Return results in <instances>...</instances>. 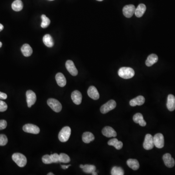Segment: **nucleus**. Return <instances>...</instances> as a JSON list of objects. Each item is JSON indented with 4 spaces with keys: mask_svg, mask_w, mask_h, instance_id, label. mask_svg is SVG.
I'll use <instances>...</instances> for the list:
<instances>
[{
    "mask_svg": "<svg viewBox=\"0 0 175 175\" xmlns=\"http://www.w3.org/2000/svg\"><path fill=\"white\" fill-rule=\"evenodd\" d=\"M4 29V26L2 24H0V32Z\"/></svg>",
    "mask_w": 175,
    "mask_h": 175,
    "instance_id": "obj_39",
    "label": "nucleus"
},
{
    "mask_svg": "<svg viewBox=\"0 0 175 175\" xmlns=\"http://www.w3.org/2000/svg\"><path fill=\"white\" fill-rule=\"evenodd\" d=\"M8 109V105L3 101L0 100V112H4Z\"/></svg>",
    "mask_w": 175,
    "mask_h": 175,
    "instance_id": "obj_35",
    "label": "nucleus"
},
{
    "mask_svg": "<svg viewBox=\"0 0 175 175\" xmlns=\"http://www.w3.org/2000/svg\"><path fill=\"white\" fill-rule=\"evenodd\" d=\"M95 139V136L90 132H85L82 135V140L86 144L91 143L92 141H93Z\"/></svg>",
    "mask_w": 175,
    "mask_h": 175,
    "instance_id": "obj_23",
    "label": "nucleus"
},
{
    "mask_svg": "<svg viewBox=\"0 0 175 175\" xmlns=\"http://www.w3.org/2000/svg\"><path fill=\"white\" fill-rule=\"evenodd\" d=\"M116 106V103L115 101L113 100H111L101 106L100 108L101 112L103 114L108 113L109 111L115 108Z\"/></svg>",
    "mask_w": 175,
    "mask_h": 175,
    "instance_id": "obj_5",
    "label": "nucleus"
},
{
    "mask_svg": "<svg viewBox=\"0 0 175 175\" xmlns=\"http://www.w3.org/2000/svg\"><path fill=\"white\" fill-rule=\"evenodd\" d=\"M167 108L169 111L172 112L175 109V97L173 95L168 96L167 104Z\"/></svg>",
    "mask_w": 175,
    "mask_h": 175,
    "instance_id": "obj_17",
    "label": "nucleus"
},
{
    "mask_svg": "<svg viewBox=\"0 0 175 175\" xmlns=\"http://www.w3.org/2000/svg\"><path fill=\"white\" fill-rule=\"evenodd\" d=\"M127 163L128 166L133 170H138L140 167L139 161L136 159H128Z\"/></svg>",
    "mask_w": 175,
    "mask_h": 175,
    "instance_id": "obj_25",
    "label": "nucleus"
},
{
    "mask_svg": "<svg viewBox=\"0 0 175 175\" xmlns=\"http://www.w3.org/2000/svg\"><path fill=\"white\" fill-rule=\"evenodd\" d=\"M163 160L164 164L167 167L172 168L174 167L175 161L174 159L172 157L169 153H167L163 156Z\"/></svg>",
    "mask_w": 175,
    "mask_h": 175,
    "instance_id": "obj_13",
    "label": "nucleus"
},
{
    "mask_svg": "<svg viewBox=\"0 0 175 175\" xmlns=\"http://www.w3.org/2000/svg\"><path fill=\"white\" fill-rule=\"evenodd\" d=\"M83 171L86 173H92L93 171H96V167L95 165L90 164H85L82 168Z\"/></svg>",
    "mask_w": 175,
    "mask_h": 175,
    "instance_id": "obj_30",
    "label": "nucleus"
},
{
    "mask_svg": "<svg viewBox=\"0 0 175 175\" xmlns=\"http://www.w3.org/2000/svg\"><path fill=\"white\" fill-rule=\"evenodd\" d=\"M109 145L113 146L117 150H120L123 146V143L121 141H119L116 138H113L109 141Z\"/></svg>",
    "mask_w": 175,
    "mask_h": 175,
    "instance_id": "obj_24",
    "label": "nucleus"
},
{
    "mask_svg": "<svg viewBox=\"0 0 175 175\" xmlns=\"http://www.w3.org/2000/svg\"><path fill=\"white\" fill-rule=\"evenodd\" d=\"M71 165H62L61 166V168H62L63 169H67L69 167H70Z\"/></svg>",
    "mask_w": 175,
    "mask_h": 175,
    "instance_id": "obj_38",
    "label": "nucleus"
},
{
    "mask_svg": "<svg viewBox=\"0 0 175 175\" xmlns=\"http://www.w3.org/2000/svg\"><path fill=\"white\" fill-rule=\"evenodd\" d=\"M12 158L13 160L20 167H25L27 164V159L26 157L21 153H14L13 154Z\"/></svg>",
    "mask_w": 175,
    "mask_h": 175,
    "instance_id": "obj_2",
    "label": "nucleus"
},
{
    "mask_svg": "<svg viewBox=\"0 0 175 175\" xmlns=\"http://www.w3.org/2000/svg\"><path fill=\"white\" fill-rule=\"evenodd\" d=\"M88 95L90 98L93 100H97L99 98V93L95 86H90L89 88Z\"/></svg>",
    "mask_w": 175,
    "mask_h": 175,
    "instance_id": "obj_14",
    "label": "nucleus"
},
{
    "mask_svg": "<svg viewBox=\"0 0 175 175\" xmlns=\"http://www.w3.org/2000/svg\"><path fill=\"white\" fill-rule=\"evenodd\" d=\"M50 1H53V0H50Z\"/></svg>",
    "mask_w": 175,
    "mask_h": 175,
    "instance_id": "obj_45",
    "label": "nucleus"
},
{
    "mask_svg": "<svg viewBox=\"0 0 175 175\" xmlns=\"http://www.w3.org/2000/svg\"><path fill=\"white\" fill-rule=\"evenodd\" d=\"M8 142V139L6 135L4 134H0V146L6 145Z\"/></svg>",
    "mask_w": 175,
    "mask_h": 175,
    "instance_id": "obj_32",
    "label": "nucleus"
},
{
    "mask_svg": "<svg viewBox=\"0 0 175 175\" xmlns=\"http://www.w3.org/2000/svg\"><path fill=\"white\" fill-rule=\"evenodd\" d=\"M118 75L124 79H130L135 75L134 70L130 67H122L118 71Z\"/></svg>",
    "mask_w": 175,
    "mask_h": 175,
    "instance_id": "obj_1",
    "label": "nucleus"
},
{
    "mask_svg": "<svg viewBox=\"0 0 175 175\" xmlns=\"http://www.w3.org/2000/svg\"><path fill=\"white\" fill-rule=\"evenodd\" d=\"M8 96L5 93L0 92V99H6Z\"/></svg>",
    "mask_w": 175,
    "mask_h": 175,
    "instance_id": "obj_37",
    "label": "nucleus"
},
{
    "mask_svg": "<svg viewBox=\"0 0 175 175\" xmlns=\"http://www.w3.org/2000/svg\"><path fill=\"white\" fill-rule=\"evenodd\" d=\"M47 104L54 112H60L62 109V105L57 100L54 98H49L47 100Z\"/></svg>",
    "mask_w": 175,
    "mask_h": 175,
    "instance_id": "obj_4",
    "label": "nucleus"
},
{
    "mask_svg": "<svg viewBox=\"0 0 175 175\" xmlns=\"http://www.w3.org/2000/svg\"><path fill=\"white\" fill-rule=\"evenodd\" d=\"M146 6L144 4H141L137 6L135 11V15L138 18L142 17L146 10Z\"/></svg>",
    "mask_w": 175,
    "mask_h": 175,
    "instance_id": "obj_22",
    "label": "nucleus"
},
{
    "mask_svg": "<svg viewBox=\"0 0 175 175\" xmlns=\"http://www.w3.org/2000/svg\"><path fill=\"white\" fill-rule=\"evenodd\" d=\"M43 42L48 47H52L54 44L53 39L49 34L45 35L43 37Z\"/></svg>",
    "mask_w": 175,
    "mask_h": 175,
    "instance_id": "obj_26",
    "label": "nucleus"
},
{
    "mask_svg": "<svg viewBox=\"0 0 175 175\" xmlns=\"http://www.w3.org/2000/svg\"><path fill=\"white\" fill-rule=\"evenodd\" d=\"M135 6L133 5H125L123 9V14L125 17L129 18L135 14Z\"/></svg>",
    "mask_w": 175,
    "mask_h": 175,
    "instance_id": "obj_10",
    "label": "nucleus"
},
{
    "mask_svg": "<svg viewBox=\"0 0 175 175\" xmlns=\"http://www.w3.org/2000/svg\"><path fill=\"white\" fill-rule=\"evenodd\" d=\"M54 175V174H53V173H48V174H47V175Z\"/></svg>",
    "mask_w": 175,
    "mask_h": 175,
    "instance_id": "obj_41",
    "label": "nucleus"
},
{
    "mask_svg": "<svg viewBox=\"0 0 175 175\" xmlns=\"http://www.w3.org/2000/svg\"><path fill=\"white\" fill-rule=\"evenodd\" d=\"M111 174L112 175H124V171L120 167H114L112 169Z\"/></svg>",
    "mask_w": 175,
    "mask_h": 175,
    "instance_id": "obj_28",
    "label": "nucleus"
},
{
    "mask_svg": "<svg viewBox=\"0 0 175 175\" xmlns=\"http://www.w3.org/2000/svg\"><path fill=\"white\" fill-rule=\"evenodd\" d=\"M145 102V98L142 96H138L136 98L131 100L129 102V104L132 107L136 106H141Z\"/></svg>",
    "mask_w": 175,
    "mask_h": 175,
    "instance_id": "obj_15",
    "label": "nucleus"
},
{
    "mask_svg": "<svg viewBox=\"0 0 175 175\" xmlns=\"http://www.w3.org/2000/svg\"><path fill=\"white\" fill-rule=\"evenodd\" d=\"M65 66L67 70L71 75H72L73 76H77L78 74V71L75 66L73 61L71 60H67L65 64Z\"/></svg>",
    "mask_w": 175,
    "mask_h": 175,
    "instance_id": "obj_11",
    "label": "nucleus"
},
{
    "mask_svg": "<svg viewBox=\"0 0 175 175\" xmlns=\"http://www.w3.org/2000/svg\"><path fill=\"white\" fill-rule=\"evenodd\" d=\"M42 162L45 164H51L53 163L51 156L49 155H45L42 157Z\"/></svg>",
    "mask_w": 175,
    "mask_h": 175,
    "instance_id": "obj_33",
    "label": "nucleus"
},
{
    "mask_svg": "<svg viewBox=\"0 0 175 175\" xmlns=\"http://www.w3.org/2000/svg\"><path fill=\"white\" fill-rule=\"evenodd\" d=\"M7 127V122L5 120H0V131L5 129Z\"/></svg>",
    "mask_w": 175,
    "mask_h": 175,
    "instance_id": "obj_36",
    "label": "nucleus"
},
{
    "mask_svg": "<svg viewBox=\"0 0 175 175\" xmlns=\"http://www.w3.org/2000/svg\"><path fill=\"white\" fill-rule=\"evenodd\" d=\"M97 1L101 2L103 1V0H97Z\"/></svg>",
    "mask_w": 175,
    "mask_h": 175,
    "instance_id": "obj_44",
    "label": "nucleus"
},
{
    "mask_svg": "<svg viewBox=\"0 0 175 175\" xmlns=\"http://www.w3.org/2000/svg\"><path fill=\"white\" fill-rule=\"evenodd\" d=\"M21 52L24 57H28L32 55L33 50L31 46L28 44H24L21 48Z\"/></svg>",
    "mask_w": 175,
    "mask_h": 175,
    "instance_id": "obj_21",
    "label": "nucleus"
},
{
    "mask_svg": "<svg viewBox=\"0 0 175 175\" xmlns=\"http://www.w3.org/2000/svg\"><path fill=\"white\" fill-rule=\"evenodd\" d=\"M154 146L158 148H161L164 147V137L161 133H157L153 137Z\"/></svg>",
    "mask_w": 175,
    "mask_h": 175,
    "instance_id": "obj_7",
    "label": "nucleus"
},
{
    "mask_svg": "<svg viewBox=\"0 0 175 175\" xmlns=\"http://www.w3.org/2000/svg\"><path fill=\"white\" fill-rule=\"evenodd\" d=\"M102 133L103 135L105 136L111 138V137H115L117 136V133L114 129L112 127H105L102 131Z\"/></svg>",
    "mask_w": 175,
    "mask_h": 175,
    "instance_id": "obj_12",
    "label": "nucleus"
},
{
    "mask_svg": "<svg viewBox=\"0 0 175 175\" xmlns=\"http://www.w3.org/2000/svg\"><path fill=\"white\" fill-rule=\"evenodd\" d=\"M2 46V43L0 41V48H1Z\"/></svg>",
    "mask_w": 175,
    "mask_h": 175,
    "instance_id": "obj_43",
    "label": "nucleus"
},
{
    "mask_svg": "<svg viewBox=\"0 0 175 175\" xmlns=\"http://www.w3.org/2000/svg\"><path fill=\"white\" fill-rule=\"evenodd\" d=\"M22 129L25 132L34 134H39L40 132V129L39 127L31 124H28L24 125Z\"/></svg>",
    "mask_w": 175,
    "mask_h": 175,
    "instance_id": "obj_9",
    "label": "nucleus"
},
{
    "mask_svg": "<svg viewBox=\"0 0 175 175\" xmlns=\"http://www.w3.org/2000/svg\"><path fill=\"white\" fill-rule=\"evenodd\" d=\"M158 60V56L155 54L152 53L148 57L147 60L145 61V64L148 67H150L157 62Z\"/></svg>",
    "mask_w": 175,
    "mask_h": 175,
    "instance_id": "obj_20",
    "label": "nucleus"
},
{
    "mask_svg": "<svg viewBox=\"0 0 175 175\" xmlns=\"http://www.w3.org/2000/svg\"><path fill=\"white\" fill-rule=\"evenodd\" d=\"M70 158L67 154L60 153V162L62 163H68L70 161Z\"/></svg>",
    "mask_w": 175,
    "mask_h": 175,
    "instance_id": "obj_31",
    "label": "nucleus"
},
{
    "mask_svg": "<svg viewBox=\"0 0 175 175\" xmlns=\"http://www.w3.org/2000/svg\"><path fill=\"white\" fill-rule=\"evenodd\" d=\"M23 3L21 0H15L12 4V8L15 11H20L23 8Z\"/></svg>",
    "mask_w": 175,
    "mask_h": 175,
    "instance_id": "obj_27",
    "label": "nucleus"
},
{
    "mask_svg": "<svg viewBox=\"0 0 175 175\" xmlns=\"http://www.w3.org/2000/svg\"><path fill=\"white\" fill-rule=\"evenodd\" d=\"M153 137L150 134H147L145 136L144 142L143 143V147L145 150H150L154 147Z\"/></svg>",
    "mask_w": 175,
    "mask_h": 175,
    "instance_id": "obj_8",
    "label": "nucleus"
},
{
    "mask_svg": "<svg viewBox=\"0 0 175 175\" xmlns=\"http://www.w3.org/2000/svg\"><path fill=\"white\" fill-rule=\"evenodd\" d=\"M26 101L28 108H31L36 102L37 96L36 93L31 90H28L26 92Z\"/></svg>",
    "mask_w": 175,
    "mask_h": 175,
    "instance_id": "obj_6",
    "label": "nucleus"
},
{
    "mask_svg": "<svg viewBox=\"0 0 175 175\" xmlns=\"http://www.w3.org/2000/svg\"><path fill=\"white\" fill-rule=\"evenodd\" d=\"M50 156L53 163H57L60 162V155H58L57 153L51 154Z\"/></svg>",
    "mask_w": 175,
    "mask_h": 175,
    "instance_id": "obj_34",
    "label": "nucleus"
},
{
    "mask_svg": "<svg viewBox=\"0 0 175 175\" xmlns=\"http://www.w3.org/2000/svg\"><path fill=\"white\" fill-rule=\"evenodd\" d=\"M71 98L75 104L80 105L82 102V96L79 91H73L71 95Z\"/></svg>",
    "mask_w": 175,
    "mask_h": 175,
    "instance_id": "obj_16",
    "label": "nucleus"
},
{
    "mask_svg": "<svg viewBox=\"0 0 175 175\" xmlns=\"http://www.w3.org/2000/svg\"><path fill=\"white\" fill-rule=\"evenodd\" d=\"M84 167V165H82V164H81L80 165V167L81 168H83V167Z\"/></svg>",
    "mask_w": 175,
    "mask_h": 175,
    "instance_id": "obj_42",
    "label": "nucleus"
},
{
    "mask_svg": "<svg viewBox=\"0 0 175 175\" xmlns=\"http://www.w3.org/2000/svg\"><path fill=\"white\" fill-rule=\"evenodd\" d=\"M41 19H42V22L41 24V27L42 28H47L49 25H50V19L45 15H41Z\"/></svg>",
    "mask_w": 175,
    "mask_h": 175,
    "instance_id": "obj_29",
    "label": "nucleus"
},
{
    "mask_svg": "<svg viewBox=\"0 0 175 175\" xmlns=\"http://www.w3.org/2000/svg\"><path fill=\"white\" fill-rule=\"evenodd\" d=\"M133 120L136 124H139L141 126L144 127L147 125V123L144 119L143 115L140 113H137L133 116Z\"/></svg>",
    "mask_w": 175,
    "mask_h": 175,
    "instance_id": "obj_18",
    "label": "nucleus"
},
{
    "mask_svg": "<svg viewBox=\"0 0 175 175\" xmlns=\"http://www.w3.org/2000/svg\"><path fill=\"white\" fill-rule=\"evenodd\" d=\"M92 175H97V173H96V171H93V172L92 173Z\"/></svg>",
    "mask_w": 175,
    "mask_h": 175,
    "instance_id": "obj_40",
    "label": "nucleus"
},
{
    "mask_svg": "<svg viewBox=\"0 0 175 175\" xmlns=\"http://www.w3.org/2000/svg\"><path fill=\"white\" fill-rule=\"evenodd\" d=\"M71 129L69 127L66 126L62 128L58 134V139L61 142H66L68 141L71 136Z\"/></svg>",
    "mask_w": 175,
    "mask_h": 175,
    "instance_id": "obj_3",
    "label": "nucleus"
},
{
    "mask_svg": "<svg viewBox=\"0 0 175 175\" xmlns=\"http://www.w3.org/2000/svg\"><path fill=\"white\" fill-rule=\"evenodd\" d=\"M56 81L58 86L61 87H64L66 84V78L63 74L61 73H58L56 76Z\"/></svg>",
    "mask_w": 175,
    "mask_h": 175,
    "instance_id": "obj_19",
    "label": "nucleus"
}]
</instances>
